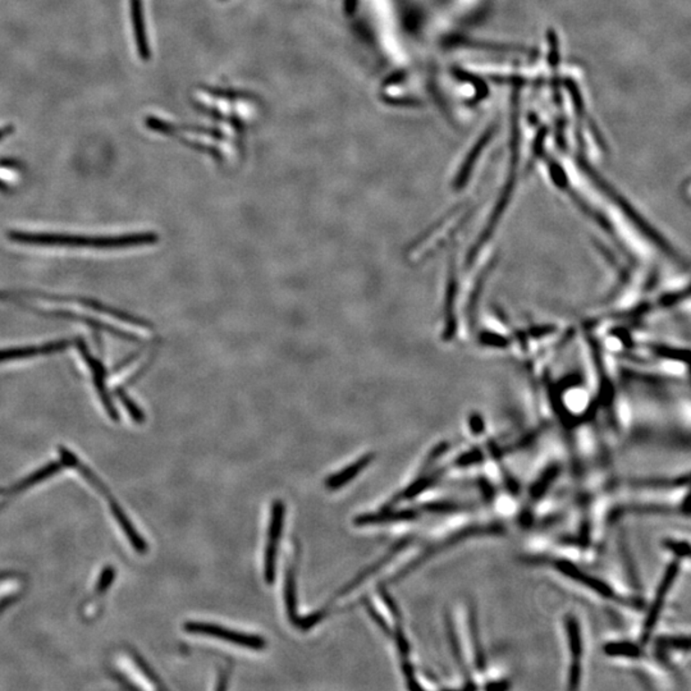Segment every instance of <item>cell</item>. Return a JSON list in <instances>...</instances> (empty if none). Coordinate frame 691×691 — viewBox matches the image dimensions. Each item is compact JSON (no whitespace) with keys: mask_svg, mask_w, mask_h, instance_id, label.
Listing matches in <instances>:
<instances>
[{"mask_svg":"<svg viewBox=\"0 0 691 691\" xmlns=\"http://www.w3.org/2000/svg\"><path fill=\"white\" fill-rule=\"evenodd\" d=\"M0 192H10V187H8L7 184L3 183L2 181H0Z\"/></svg>","mask_w":691,"mask_h":691,"instance_id":"obj_17","label":"cell"},{"mask_svg":"<svg viewBox=\"0 0 691 691\" xmlns=\"http://www.w3.org/2000/svg\"><path fill=\"white\" fill-rule=\"evenodd\" d=\"M59 470H61V465L59 464L55 463L47 465V466L38 470V473H34L32 475H30L28 479H25V481L21 482L16 488H13V491H21L26 490V488L32 487V485L37 484V482L49 478L50 475L59 472Z\"/></svg>","mask_w":691,"mask_h":691,"instance_id":"obj_12","label":"cell"},{"mask_svg":"<svg viewBox=\"0 0 691 691\" xmlns=\"http://www.w3.org/2000/svg\"><path fill=\"white\" fill-rule=\"evenodd\" d=\"M374 457L375 456L373 454L363 456V457L359 458L355 464H351L350 466L346 467L342 472L330 476L326 482V487L329 491H337L339 490V488L344 487L348 482L353 481L357 473H362L363 470L374 460Z\"/></svg>","mask_w":691,"mask_h":691,"instance_id":"obj_9","label":"cell"},{"mask_svg":"<svg viewBox=\"0 0 691 691\" xmlns=\"http://www.w3.org/2000/svg\"><path fill=\"white\" fill-rule=\"evenodd\" d=\"M285 600L288 618L297 627L300 618L297 616L296 564H292L288 567L287 579H286Z\"/></svg>","mask_w":691,"mask_h":691,"instance_id":"obj_11","label":"cell"},{"mask_svg":"<svg viewBox=\"0 0 691 691\" xmlns=\"http://www.w3.org/2000/svg\"><path fill=\"white\" fill-rule=\"evenodd\" d=\"M73 346V342L67 339L49 342L40 346H26V347H11L0 350V364L3 363L17 362V360L32 359V357L55 355L62 353Z\"/></svg>","mask_w":691,"mask_h":691,"instance_id":"obj_8","label":"cell"},{"mask_svg":"<svg viewBox=\"0 0 691 691\" xmlns=\"http://www.w3.org/2000/svg\"><path fill=\"white\" fill-rule=\"evenodd\" d=\"M418 516V512L406 509L400 512H380V514L362 515L355 518L356 525H371V524L393 523V521H409Z\"/></svg>","mask_w":691,"mask_h":691,"instance_id":"obj_10","label":"cell"},{"mask_svg":"<svg viewBox=\"0 0 691 691\" xmlns=\"http://www.w3.org/2000/svg\"><path fill=\"white\" fill-rule=\"evenodd\" d=\"M564 628L568 645V661H570V666H568L570 675L567 678V682H570V685L568 687L576 689L583 675L584 642L582 627H580V622L577 621L576 618H574L573 615H567L564 618Z\"/></svg>","mask_w":691,"mask_h":691,"instance_id":"obj_2","label":"cell"},{"mask_svg":"<svg viewBox=\"0 0 691 691\" xmlns=\"http://www.w3.org/2000/svg\"><path fill=\"white\" fill-rule=\"evenodd\" d=\"M77 348H79L80 354H81L82 359L85 360L86 365L89 366L92 374V382H94L95 389H97L98 395H99L101 404H103L104 409L108 413L109 418L113 422H118L119 415L118 411L115 409V404H113L112 397H110L108 386H107V371L104 368L103 363L99 359L91 355L90 350H89L88 345L82 338L74 339Z\"/></svg>","mask_w":691,"mask_h":691,"instance_id":"obj_4","label":"cell"},{"mask_svg":"<svg viewBox=\"0 0 691 691\" xmlns=\"http://www.w3.org/2000/svg\"><path fill=\"white\" fill-rule=\"evenodd\" d=\"M17 303H19L20 306H22L23 309L29 310V311L40 315V317L64 319V320L77 321V323L86 324V326L92 328V329L98 330V332H100V330H106V332L110 333V335L117 337V338L124 339V341H140L137 337L128 335V333L124 332V330L118 329V328L113 326H108V324L97 320V319L88 317V315L74 314V312L64 311V310H53V311H47V310L32 308V306L26 305V303H21L20 301Z\"/></svg>","mask_w":691,"mask_h":691,"instance_id":"obj_7","label":"cell"},{"mask_svg":"<svg viewBox=\"0 0 691 691\" xmlns=\"http://www.w3.org/2000/svg\"><path fill=\"white\" fill-rule=\"evenodd\" d=\"M23 296L31 297V299H43L47 301H55V303H68V301H73V303H79V305L85 306L94 310V311L101 312L104 315H109V317L118 319V320L124 321V323L132 324V326L140 328H151V324L144 320V319L137 318L135 315L128 314L126 311H122L112 306L106 305V303H100V301L83 299V297H70V296H58V294H41V292H23Z\"/></svg>","mask_w":691,"mask_h":691,"instance_id":"obj_3","label":"cell"},{"mask_svg":"<svg viewBox=\"0 0 691 691\" xmlns=\"http://www.w3.org/2000/svg\"><path fill=\"white\" fill-rule=\"evenodd\" d=\"M117 396L119 400H121L122 404H124V406L126 407V410L128 413H130L131 418L135 420L136 422H142L145 420L144 413H142V410L140 409L139 406L131 400L130 397H128V395L126 392L124 391L122 388L117 389Z\"/></svg>","mask_w":691,"mask_h":691,"instance_id":"obj_13","label":"cell"},{"mask_svg":"<svg viewBox=\"0 0 691 691\" xmlns=\"http://www.w3.org/2000/svg\"><path fill=\"white\" fill-rule=\"evenodd\" d=\"M184 630L187 633L218 637V639L226 640L232 644L246 646V648L256 649V651L267 646L264 637L237 633V631L228 630V628L218 627V625L205 624V622H187L184 625Z\"/></svg>","mask_w":691,"mask_h":691,"instance_id":"obj_5","label":"cell"},{"mask_svg":"<svg viewBox=\"0 0 691 691\" xmlns=\"http://www.w3.org/2000/svg\"><path fill=\"white\" fill-rule=\"evenodd\" d=\"M113 577H115V571H113L110 567L107 568L103 575H101L99 584H98V593L106 592L107 589H108L109 584L113 582Z\"/></svg>","mask_w":691,"mask_h":691,"instance_id":"obj_15","label":"cell"},{"mask_svg":"<svg viewBox=\"0 0 691 691\" xmlns=\"http://www.w3.org/2000/svg\"><path fill=\"white\" fill-rule=\"evenodd\" d=\"M285 512V503L282 500H276L270 515L269 533H268L267 550H265L264 576L268 584H273L276 579L277 550L283 533Z\"/></svg>","mask_w":691,"mask_h":691,"instance_id":"obj_6","label":"cell"},{"mask_svg":"<svg viewBox=\"0 0 691 691\" xmlns=\"http://www.w3.org/2000/svg\"><path fill=\"white\" fill-rule=\"evenodd\" d=\"M12 131H13L12 130V127L0 128V140H2L3 137L10 135V133H12Z\"/></svg>","mask_w":691,"mask_h":691,"instance_id":"obj_16","label":"cell"},{"mask_svg":"<svg viewBox=\"0 0 691 691\" xmlns=\"http://www.w3.org/2000/svg\"><path fill=\"white\" fill-rule=\"evenodd\" d=\"M366 607H368V612L371 613V618L375 619V622H377L378 627L382 628L384 633L388 634V636H391V628H389L388 625L386 624V621L382 618V616L380 615V613L377 612L371 607V604L369 603V601H366Z\"/></svg>","mask_w":691,"mask_h":691,"instance_id":"obj_14","label":"cell"},{"mask_svg":"<svg viewBox=\"0 0 691 691\" xmlns=\"http://www.w3.org/2000/svg\"><path fill=\"white\" fill-rule=\"evenodd\" d=\"M8 238L12 243L29 246L88 247V249L117 250L128 247L154 245L159 237L153 232L121 235V236H80V235L30 234L11 231Z\"/></svg>","mask_w":691,"mask_h":691,"instance_id":"obj_1","label":"cell"}]
</instances>
